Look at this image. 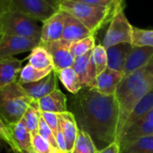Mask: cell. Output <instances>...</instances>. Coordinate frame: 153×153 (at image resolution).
<instances>
[{
	"label": "cell",
	"instance_id": "obj_3",
	"mask_svg": "<svg viewBox=\"0 0 153 153\" xmlns=\"http://www.w3.org/2000/svg\"><path fill=\"white\" fill-rule=\"evenodd\" d=\"M59 10H62L84 24L92 34H96L101 28L112 20L117 7H105L77 0H58Z\"/></svg>",
	"mask_w": 153,
	"mask_h": 153
},
{
	"label": "cell",
	"instance_id": "obj_23",
	"mask_svg": "<svg viewBox=\"0 0 153 153\" xmlns=\"http://www.w3.org/2000/svg\"><path fill=\"white\" fill-rule=\"evenodd\" d=\"M152 109H153V88L143 97V99L139 101V103L137 104V106L132 112V114L129 116L128 119L126 120V122L124 126L121 134L126 129H128L133 124H134L136 121H138L140 118H142L143 116H145L148 112H150Z\"/></svg>",
	"mask_w": 153,
	"mask_h": 153
},
{
	"label": "cell",
	"instance_id": "obj_24",
	"mask_svg": "<svg viewBox=\"0 0 153 153\" xmlns=\"http://www.w3.org/2000/svg\"><path fill=\"white\" fill-rule=\"evenodd\" d=\"M28 64L38 69L54 68L52 56L41 44L35 47L27 57Z\"/></svg>",
	"mask_w": 153,
	"mask_h": 153
},
{
	"label": "cell",
	"instance_id": "obj_6",
	"mask_svg": "<svg viewBox=\"0 0 153 153\" xmlns=\"http://www.w3.org/2000/svg\"><path fill=\"white\" fill-rule=\"evenodd\" d=\"M124 8V5L120 6L109 22L101 44L105 48L120 43H132L134 26L129 22Z\"/></svg>",
	"mask_w": 153,
	"mask_h": 153
},
{
	"label": "cell",
	"instance_id": "obj_12",
	"mask_svg": "<svg viewBox=\"0 0 153 153\" xmlns=\"http://www.w3.org/2000/svg\"><path fill=\"white\" fill-rule=\"evenodd\" d=\"M91 53L92 51L84 56L76 57L72 66L77 74L82 88H94L97 74Z\"/></svg>",
	"mask_w": 153,
	"mask_h": 153
},
{
	"label": "cell",
	"instance_id": "obj_16",
	"mask_svg": "<svg viewBox=\"0 0 153 153\" xmlns=\"http://www.w3.org/2000/svg\"><path fill=\"white\" fill-rule=\"evenodd\" d=\"M38 103L41 112L61 114L68 111L67 98L59 89H56L51 93L41 98L38 100Z\"/></svg>",
	"mask_w": 153,
	"mask_h": 153
},
{
	"label": "cell",
	"instance_id": "obj_28",
	"mask_svg": "<svg viewBox=\"0 0 153 153\" xmlns=\"http://www.w3.org/2000/svg\"><path fill=\"white\" fill-rule=\"evenodd\" d=\"M99 150L91 136L84 131L79 129L77 138L71 153H99Z\"/></svg>",
	"mask_w": 153,
	"mask_h": 153
},
{
	"label": "cell",
	"instance_id": "obj_32",
	"mask_svg": "<svg viewBox=\"0 0 153 153\" xmlns=\"http://www.w3.org/2000/svg\"><path fill=\"white\" fill-rule=\"evenodd\" d=\"M31 148L35 153H59L55 147L39 134H32Z\"/></svg>",
	"mask_w": 153,
	"mask_h": 153
},
{
	"label": "cell",
	"instance_id": "obj_37",
	"mask_svg": "<svg viewBox=\"0 0 153 153\" xmlns=\"http://www.w3.org/2000/svg\"><path fill=\"white\" fill-rule=\"evenodd\" d=\"M55 137H56V145H57V149L59 151V153H68L67 149H66V143L65 141V137L61 131V128H59L57 133L55 134Z\"/></svg>",
	"mask_w": 153,
	"mask_h": 153
},
{
	"label": "cell",
	"instance_id": "obj_9",
	"mask_svg": "<svg viewBox=\"0 0 153 153\" xmlns=\"http://www.w3.org/2000/svg\"><path fill=\"white\" fill-rule=\"evenodd\" d=\"M41 45L44 46L51 55L54 70L56 72L73 66L75 58L70 51V42L61 39L56 41Z\"/></svg>",
	"mask_w": 153,
	"mask_h": 153
},
{
	"label": "cell",
	"instance_id": "obj_34",
	"mask_svg": "<svg viewBox=\"0 0 153 153\" xmlns=\"http://www.w3.org/2000/svg\"><path fill=\"white\" fill-rule=\"evenodd\" d=\"M0 141H3L4 143L8 144L10 146V149L19 151L12 138L9 126L4 122V120L1 116H0Z\"/></svg>",
	"mask_w": 153,
	"mask_h": 153
},
{
	"label": "cell",
	"instance_id": "obj_31",
	"mask_svg": "<svg viewBox=\"0 0 153 153\" xmlns=\"http://www.w3.org/2000/svg\"><path fill=\"white\" fill-rule=\"evenodd\" d=\"M91 57L95 65L96 74L98 76L108 68V57L106 48L101 44L96 45L95 48L92 49Z\"/></svg>",
	"mask_w": 153,
	"mask_h": 153
},
{
	"label": "cell",
	"instance_id": "obj_22",
	"mask_svg": "<svg viewBox=\"0 0 153 153\" xmlns=\"http://www.w3.org/2000/svg\"><path fill=\"white\" fill-rule=\"evenodd\" d=\"M9 129L12 138L19 151H32V134L26 127L23 119H21L16 124L9 126Z\"/></svg>",
	"mask_w": 153,
	"mask_h": 153
},
{
	"label": "cell",
	"instance_id": "obj_30",
	"mask_svg": "<svg viewBox=\"0 0 153 153\" xmlns=\"http://www.w3.org/2000/svg\"><path fill=\"white\" fill-rule=\"evenodd\" d=\"M132 46L153 48V30L140 29L134 26Z\"/></svg>",
	"mask_w": 153,
	"mask_h": 153
},
{
	"label": "cell",
	"instance_id": "obj_21",
	"mask_svg": "<svg viewBox=\"0 0 153 153\" xmlns=\"http://www.w3.org/2000/svg\"><path fill=\"white\" fill-rule=\"evenodd\" d=\"M118 143L121 153H153V134L123 140Z\"/></svg>",
	"mask_w": 153,
	"mask_h": 153
},
{
	"label": "cell",
	"instance_id": "obj_5",
	"mask_svg": "<svg viewBox=\"0 0 153 153\" xmlns=\"http://www.w3.org/2000/svg\"><path fill=\"white\" fill-rule=\"evenodd\" d=\"M4 35H13L39 41L41 26L38 21L15 10H9L0 16Z\"/></svg>",
	"mask_w": 153,
	"mask_h": 153
},
{
	"label": "cell",
	"instance_id": "obj_17",
	"mask_svg": "<svg viewBox=\"0 0 153 153\" xmlns=\"http://www.w3.org/2000/svg\"><path fill=\"white\" fill-rule=\"evenodd\" d=\"M153 134V109L148 112L145 116L133 124L126 129L119 137L117 143L123 140L133 139L140 136Z\"/></svg>",
	"mask_w": 153,
	"mask_h": 153
},
{
	"label": "cell",
	"instance_id": "obj_41",
	"mask_svg": "<svg viewBox=\"0 0 153 153\" xmlns=\"http://www.w3.org/2000/svg\"><path fill=\"white\" fill-rule=\"evenodd\" d=\"M8 153H35L33 151H16V150H12L10 149Z\"/></svg>",
	"mask_w": 153,
	"mask_h": 153
},
{
	"label": "cell",
	"instance_id": "obj_38",
	"mask_svg": "<svg viewBox=\"0 0 153 153\" xmlns=\"http://www.w3.org/2000/svg\"><path fill=\"white\" fill-rule=\"evenodd\" d=\"M99 153H121L119 143L117 142H115L103 150L100 151Z\"/></svg>",
	"mask_w": 153,
	"mask_h": 153
},
{
	"label": "cell",
	"instance_id": "obj_1",
	"mask_svg": "<svg viewBox=\"0 0 153 153\" xmlns=\"http://www.w3.org/2000/svg\"><path fill=\"white\" fill-rule=\"evenodd\" d=\"M71 112L78 128L91 136L99 151L117 142L119 108L115 95L82 88L71 99Z\"/></svg>",
	"mask_w": 153,
	"mask_h": 153
},
{
	"label": "cell",
	"instance_id": "obj_36",
	"mask_svg": "<svg viewBox=\"0 0 153 153\" xmlns=\"http://www.w3.org/2000/svg\"><path fill=\"white\" fill-rule=\"evenodd\" d=\"M91 4L105 6V7H117L121 4H124L125 0H77Z\"/></svg>",
	"mask_w": 153,
	"mask_h": 153
},
{
	"label": "cell",
	"instance_id": "obj_14",
	"mask_svg": "<svg viewBox=\"0 0 153 153\" xmlns=\"http://www.w3.org/2000/svg\"><path fill=\"white\" fill-rule=\"evenodd\" d=\"M64 19H65V24H64V31L62 36L63 39L70 43H73L92 34L91 30L84 24H82L79 20H77L68 13L64 12Z\"/></svg>",
	"mask_w": 153,
	"mask_h": 153
},
{
	"label": "cell",
	"instance_id": "obj_18",
	"mask_svg": "<svg viewBox=\"0 0 153 153\" xmlns=\"http://www.w3.org/2000/svg\"><path fill=\"white\" fill-rule=\"evenodd\" d=\"M132 47L133 46L130 43H120L106 48L108 57V68L123 73L126 57Z\"/></svg>",
	"mask_w": 153,
	"mask_h": 153
},
{
	"label": "cell",
	"instance_id": "obj_29",
	"mask_svg": "<svg viewBox=\"0 0 153 153\" xmlns=\"http://www.w3.org/2000/svg\"><path fill=\"white\" fill-rule=\"evenodd\" d=\"M95 35L91 34L82 39L77 40L75 42L71 43L70 45V51L74 58L86 55L87 53L92 51L95 48Z\"/></svg>",
	"mask_w": 153,
	"mask_h": 153
},
{
	"label": "cell",
	"instance_id": "obj_20",
	"mask_svg": "<svg viewBox=\"0 0 153 153\" xmlns=\"http://www.w3.org/2000/svg\"><path fill=\"white\" fill-rule=\"evenodd\" d=\"M22 64V61L15 57L0 60V89L18 80Z\"/></svg>",
	"mask_w": 153,
	"mask_h": 153
},
{
	"label": "cell",
	"instance_id": "obj_19",
	"mask_svg": "<svg viewBox=\"0 0 153 153\" xmlns=\"http://www.w3.org/2000/svg\"><path fill=\"white\" fill-rule=\"evenodd\" d=\"M59 121H60V128L64 134L65 141L66 143L67 152L71 153L76 138L79 132V128L75 120L74 114L71 111H66L65 113L59 114Z\"/></svg>",
	"mask_w": 153,
	"mask_h": 153
},
{
	"label": "cell",
	"instance_id": "obj_10",
	"mask_svg": "<svg viewBox=\"0 0 153 153\" xmlns=\"http://www.w3.org/2000/svg\"><path fill=\"white\" fill-rule=\"evenodd\" d=\"M153 56V48L133 46L125 63L124 76L130 75L143 69Z\"/></svg>",
	"mask_w": 153,
	"mask_h": 153
},
{
	"label": "cell",
	"instance_id": "obj_26",
	"mask_svg": "<svg viewBox=\"0 0 153 153\" xmlns=\"http://www.w3.org/2000/svg\"><path fill=\"white\" fill-rule=\"evenodd\" d=\"M53 70H54V68L38 69V68L33 67L30 64H27L25 66H23L21 69L17 82L20 84L34 82H37V81L44 78L48 74H50Z\"/></svg>",
	"mask_w": 153,
	"mask_h": 153
},
{
	"label": "cell",
	"instance_id": "obj_39",
	"mask_svg": "<svg viewBox=\"0 0 153 153\" xmlns=\"http://www.w3.org/2000/svg\"><path fill=\"white\" fill-rule=\"evenodd\" d=\"M9 10H11L9 0H0V16Z\"/></svg>",
	"mask_w": 153,
	"mask_h": 153
},
{
	"label": "cell",
	"instance_id": "obj_25",
	"mask_svg": "<svg viewBox=\"0 0 153 153\" xmlns=\"http://www.w3.org/2000/svg\"><path fill=\"white\" fill-rule=\"evenodd\" d=\"M56 74L58 79L63 83L65 88L73 95L77 94L82 89L79 77L73 67L62 69L56 72Z\"/></svg>",
	"mask_w": 153,
	"mask_h": 153
},
{
	"label": "cell",
	"instance_id": "obj_40",
	"mask_svg": "<svg viewBox=\"0 0 153 153\" xmlns=\"http://www.w3.org/2000/svg\"><path fill=\"white\" fill-rule=\"evenodd\" d=\"M150 74H152L153 76V56L152 57V59L150 60V62L143 67Z\"/></svg>",
	"mask_w": 153,
	"mask_h": 153
},
{
	"label": "cell",
	"instance_id": "obj_7",
	"mask_svg": "<svg viewBox=\"0 0 153 153\" xmlns=\"http://www.w3.org/2000/svg\"><path fill=\"white\" fill-rule=\"evenodd\" d=\"M11 10L43 22L59 10L58 0H9Z\"/></svg>",
	"mask_w": 153,
	"mask_h": 153
},
{
	"label": "cell",
	"instance_id": "obj_42",
	"mask_svg": "<svg viewBox=\"0 0 153 153\" xmlns=\"http://www.w3.org/2000/svg\"><path fill=\"white\" fill-rule=\"evenodd\" d=\"M3 37H4V32H3L2 26H1V23H0V41H1V39H2Z\"/></svg>",
	"mask_w": 153,
	"mask_h": 153
},
{
	"label": "cell",
	"instance_id": "obj_4",
	"mask_svg": "<svg viewBox=\"0 0 153 153\" xmlns=\"http://www.w3.org/2000/svg\"><path fill=\"white\" fill-rule=\"evenodd\" d=\"M33 100L16 81L0 89V116L8 125L22 119Z\"/></svg>",
	"mask_w": 153,
	"mask_h": 153
},
{
	"label": "cell",
	"instance_id": "obj_11",
	"mask_svg": "<svg viewBox=\"0 0 153 153\" xmlns=\"http://www.w3.org/2000/svg\"><path fill=\"white\" fill-rule=\"evenodd\" d=\"M64 12L58 10L42 22L39 44H47L62 39L64 31Z\"/></svg>",
	"mask_w": 153,
	"mask_h": 153
},
{
	"label": "cell",
	"instance_id": "obj_13",
	"mask_svg": "<svg viewBox=\"0 0 153 153\" xmlns=\"http://www.w3.org/2000/svg\"><path fill=\"white\" fill-rule=\"evenodd\" d=\"M57 80V74L55 70H53L47 76L37 82L21 85L33 100H39L55 90L58 89Z\"/></svg>",
	"mask_w": 153,
	"mask_h": 153
},
{
	"label": "cell",
	"instance_id": "obj_27",
	"mask_svg": "<svg viewBox=\"0 0 153 153\" xmlns=\"http://www.w3.org/2000/svg\"><path fill=\"white\" fill-rule=\"evenodd\" d=\"M41 117V111L39 107L38 100H33L27 110L24 113V116L22 117L26 127L30 132L31 134H38L39 126V120Z\"/></svg>",
	"mask_w": 153,
	"mask_h": 153
},
{
	"label": "cell",
	"instance_id": "obj_2",
	"mask_svg": "<svg viewBox=\"0 0 153 153\" xmlns=\"http://www.w3.org/2000/svg\"><path fill=\"white\" fill-rule=\"evenodd\" d=\"M153 88V76L144 68L124 76L115 92L119 108L117 140L124 126L143 97Z\"/></svg>",
	"mask_w": 153,
	"mask_h": 153
},
{
	"label": "cell",
	"instance_id": "obj_15",
	"mask_svg": "<svg viewBox=\"0 0 153 153\" xmlns=\"http://www.w3.org/2000/svg\"><path fill=\"white\" fill-rule=\"evenodd\" d=\"M123 78V73L107 68L96 77L93 89L105 95H115L117 88Z\"/></svg>",
	"mask_w": 153,
	"mask_h": 153
},
{
	"label": "cell",
	"instance_id": "obj_33",
	"mask_svg": "<svg viewBox=\"0 0 153 153\" xmlns=\"http://www.w3.org/2000/svg\"><path fill=\"white\" fill-rule=\"evenodd\" d=\"M38 134L42 136L44 139H46L53 147H55L57 151V145H56V137H55V134L53 133V131L48 127V126L46 124V122L44 121V119L42 118V117H40L39 120V130H38ZM59 152V151H58Z\"/></svg>",
	"mask_w": 153,
	"mask_h": 153
},
{
	"label": "cell",
	"instance_id": "obj_35",
	"mask_svg": "<svg viewBox=\"0 0 153 153\" xmlns=\"http://www.w3.org/2000/svg\"><path fill=\"white\" fill-rule=\"evenodd\" d=\"M41 117L46 122V124L48 126V127L56 134L60 128L59 114L52 112H41Z\"/></svg>",
	"mask_w": 153,
	"mask_h": 153
},
{
	"label": "cell",
	"instance_id": "obj_8",
	"mask_svg": "<svg viewBox=\"0 0 153 153\" xmlns=\"http://www.w3.org/2000/svg\"><path fill=\"white\" fill-rule=\"evenodd\" d=\"M39 45V41L13 35H4L0 41V60L31 51Z\"/></svg>",
	"mask_w": 153,
	"mask_h": 153
}]
</instances>
